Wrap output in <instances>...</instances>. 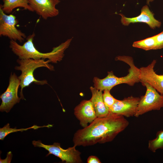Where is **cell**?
I'll return each mask as SVG.
<instances>
[{
    "label": "cell",
    "instance_id": "1",
    "mask_svg": "<svg viewBox=\"0 0 163 163\" xmlns=\"http://www.w3.org/2000/svg\"><path fill=\"white\" fill-rule=\"evenodd\" d=\"M129 122L123 116L110 112L106 116L97 117L85 127L74 134V145L86 146L109 142L128 126Z\"/></svg>",
    "mask_w": 163,
    "mask_h": 163
},
{
    "label": "cell",
    "instance_id": "2",
    "mask_svg": "<svg viewBox=\"0 0 163 163\" xmlns=\"http://www.w3.org/2000/svg\"><path fill=\"white\" fill-rule=\"evenodd\" d=\"M35 36L34 33L29 35L27 39V41L22 45L18 44L16 41L11 40L10 48L19 59H47L51 62L56 63L62 59L65 51L68 47L73 39V37L70 38L54 47L50 52L43 53L39 51L34 46L33 41Z\"/></svg>",
    "mask_w": 163,
    "mask_h": 163
},
{
    "label": "cell",
    "instance_id": "3",
    "mask_svg": "<svg viewBox=\"0 0 163 163\" xmlns=\"http://www.w3.org/2000/svg\"><path fill=\"white\" fill-rule=\"evenodd\" d=\"M115 60L123 62L129 66L128 74L126 76L118 77L114 75L112 71L108 72L107 76L103 79L94 78V87L102 91L106 89L110 91L118 85L125 83L133 86L136 83L140 82L139 69L135 65L132 57L119 56L116 57Z\"/></svg>",
    "mask_w": 163,
    "mask_h": 163
},
{
    "label": "cell",
    "instance_id": "4",
    "mask_svg": "<svg viewBox=\"0 0 163 163\" xmlns=\"http://www.w3.org/2000/svg\"><path fill=\"white\" fill-rule=\"evenodd\" d=\"M19 64L18 66H16L15 70L21 71V75L18 78L20 80L21 91L20 93L21 99H24L23 94V88L28 87L32 83L38 85H43L47 84L46 80L40 81L36 79L34 75V71L37 68L40 67H45L49 70H54L53 66L49 64L51 62L49 60L45 61L43 59H18L17 60Z\"/></svg>",
    "mask_w": 163,
    "mask_h": 163
},
{
    "label": "cell",
    "instance_id": "5",
    "mask_svg": "<svg viewBox=\"0 0 163 163\" xmlns=\"http://www.w3.org/2000/svg\"><path fill=\"white\" fill-rule=\"evenodd\" d=\"M146 88L145 94L141 96L134 116L138 117L152 110H159L163 107V94L147 82H141Z\"/></svg>",
    "mask_w": 163,
    "mask_h": 163
},
{
    "label": "cell",
    "instance_id": "6",
    "mask_svg": "<svg viewBox=\"0 0 163 163\" xmlns=\"http://www.w3.org/2000/svg\"><path fill=\"white\" fill-rule=\"evenodd\" d=\"M35 147L43 148L48 151L46 156L50 154L53 155L60 158L62 162L66 163H81L82 162L81 152L75 148L76 146L64 149L60 146V144L54 142L53 145H46L42 143L40 140L32 141Z\"/></svg>",
    "mask_w": 163,
    "mask_h": 163
},
{
    "label": "cell",
    "instance_id": "7",
    "mask_svg": "<svg viewBox=\"0 0 163 163\" xmlns=\"http://www.w3.org/2000/svg\"><path fill=\"white\" fill-rule=\"evenodd\" d=\"M18 21L14 15H7L0 7V35L6 36L11 40L22 42L26 37L25 34L18 29Z\"/></svg>",
    "mask_w": 163,
    "mask_h": 163
},
{
    "label": "cell",
    "instance_id": "8",
    "mask_svg": "<svg viewBox=\"0 0 163 163\" xmlns=\"http://www.w3.org/2000/svg\"><path fill=\"white\" fill-rule=\"evenodd\" d=\"M20 86V79L14 73H11L8 87L5 91L0 96L2 101L0 106L1 111L8 113L15 104L19 102L21 99L18 95Z\"/></svg>",
    "mask_w": 163,
    "mask_h": 163
},
{
    "label": "cell",
    "instance_id": "9",
    "mask_svg": "<svg viewBox=\"0 0 163 163\" xmlns=\"http://www.w3.org/2000/svg\"><path fill=\"white\" fill-rule=\"evenodd\" d=\"M29 4L33 11L44 19L57 16L59 11L56 6L59 0H28Z\"/></svg>",
    "mask_w": 163,
    "mask_h": 163
},
{
    "label": "cell",
    "instance_id": "10",
    "mask_svg": "<svg viewBox=\"0 0 163 163\" xmlns=\"http://www.w3.org/2000/svg\"><path fill=\"white\" fill-rule=\"evenodd\" d=\"M156 62V60H154L147 66L139 69L140 82L148 83L163 94V75H158L154 71V68Z\"/></svg>",
    "mask_w": 163,
    "mask_h": 163
},
{
    "label": "cell",
    "instance_id": "11",
    "mask_svg": "<svg viewBox=\"0 0 163 163\" xmlns=\"http://www.w3.org/2000/svg\"><path fill=\"white\" fill-rule=\"evenodd\" d=\"M140 98L131 96L117 101L109 112L126 117L135 116Z\"/></svg>",
    "mask_w": 163,
    "mask_h": 163
},
{
    "label": "cell",
    "instance_id": "12",
    "mask_svg": "<svg viewBox=\"0 0 163 163\" xmlns=\"http://www.w3.org/2000/svg\"><path fill=\"white\" fill-rule=\"evenodd\" d=\"M74 114L83 128L88 126L97 117L92 102L90 100H84L74 109Z\"/></svg>",
    "mask_w": 163,
    "mask_h": 163
},
{
    "label": "cell",
    "instance_id": "13",
    "mask_svg": "<svg viewBox=\"0 0 163 163\" xmlns=\"http://www.w3.org/2000/svg\"><path fill=\"white\" fill-rule=\"evenodd\" d=\"M119 14L121 17V23L124 26H128L131 23L142 22L147 24L152 29H154L156 27H160L161 25V22L155 18L154 14L151 11L147 5L142 7L140 14L136 17L129 18L122 14Z\"/></svg>",
    "mask_w": 163,
    "mask_h": 163
},
{
    "label": "cell",
    "instance_id": "14",
    "mask_svg": "<svg viewBox=\"0 0 163 163\" xmlns=\"http://www.w3.org/2000/svg\"><path fill=\"white\" fill-rule=\"evenodd\" d=\"M90 89L92 96L90 100L92 103L97 117H102L106 116L110 112L104 104L102 91L92 86L90 87Z\"/></svg>",
    "mask_w": 163,
    "mask_h": 163
},
{
    "label": "cell",
    "instance_id": "15",
    "mask_svg": "<svg viewBox=\"0 0 163 163\" xmlns=\"http://www.w3.org/2000/svg\"><path fill=\"white\" fill-rule=\"evenodd\" d=\"M3 5H0V7L5 14L11 13L14 9L18 7L23 8L33 12L28 0H3Z\"/></svg>",
    "mask_w": 163,
    "mask_h": 163
},
{
    "label": "cell",
    "instance_id": "16",
    "mask_svg": "<svg viewBox=\"0 0 163 163\" xmlns=\"http://www.w3.org/2000/svg\"><path fill=\"white\" fill-rule=\"evenodd\" d=\"M52 126V125L50 124H48L46 126L44 125L43 126H39L34 125L28 128L17 129L16 128H11L9 123H8L3 127L0 128V139L1 140H3L5 137L8 134L14 132L18 131L23 132L31 129H36L44 127H48L49 128L51 127Z\"/></svg>",
    "mask_w": 163,
    "mask_h": 163
},
{
    "label": "cell",
    "instance_id": "17",
    "mask_svg": "<svg viewBox=\"0 0 163 163\" xmlns=\"http://www.w3.org/2000/svg\"><path fill=\"white\" fill-rule=\"evenodd\" d=\"M133 47L142 49L145 50H156V42L154 36L145 39L134 42Z\"/></svg>",
    "mask_w": 163,
    "mask_h": 163
},
{
    "label": "cell",
    "instance_id": "18",
    "mask_svg": "<svg viewBox=\"0 0 163 163\" xmlns=\"http://www.w3.org/2000/svg\"><path fill=\"white\" fill-rule=\"evenodd\" d=\"M103 94V97L104 104L109 110L112 107L117 99L114 98L110 94V91L105 89Z\"/></svg>",
    "mask_w": 163,
    "mask_h": 163
},
{
    "label": "cell",
    "instance_id": "19",
    "mask_svg": "<svg viewBox=\"0 0 163 163\" xmlns=\"http://www.w3.org/2000/svg\"><path fill=\"white\" fill-rule=\"evenodd\" d=\"M156 42V50L163 48V31L154 36Z\"/></svg>",
    "mask_w": 163,
    "mask_h": 163
},
{
    "label": "cell",
    "instance_id": "20",
    "mask_svg": "<svg viewBox=\"0 0 163 163\" xmlns=\"http://www.w3.org/2000/svg\"><path fill=\"white\" fill-rule=\"evenodd\" d=\"M12 154L11 152L10 151L8 152L6 157L5 159H2L0 158V163H10L11 162L12 158Z\"/></svg>",
    "mask_w": 163,
    "mask_h": 163
},
{
    "label": "cell",
    "instance_id": "21",
    "mask_svg": "<svg viewBox=\"0 0 163 163\" xmlns=\"http://www.w3.org/2000/svg\"><path fill=\"white\" fill-rule=\"evenodd\" d=\"M88 163H101L100 159L96 156L91 155L89 156L87 160Z\"/></svg>",
    "mask_w": 163,
    "mask_h": 163
},
{
    "label": "cell",
    "instance_id": "22",
    "mask_svg": "<svg viewBox=\"0 0 163 163\" xmlns=\"http://www.w3.org/2000/svg\"><path fill=\"white\" fill-rule=\"evenodd\" d=\"M154 0H147V3L148 5H149V3L150 2H152Z\"/></svg>",
    "mask_w": 163,
    "mask_h": 163
}]
</instances>
